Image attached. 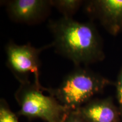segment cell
<instances>
[{"label": "cell", "instance_id": "6da1fadb", "mask_svg": "<svg viewBox=\"0 0 122 122\" xmlns=\"http://www.w3.org/2000/svg\"><path fill=\"white\" fill-rule=\"evenodd\" d=\"M55 51L76 67L101 62L105 58L102 39L92 22L62 17L49 23Z\"/></svg>", "mask_w": 122, "mask_h": 122}, {"label": "cell", "instance_id": "7a4b0ae2", "mask_svg": "<svg viewBox=\"0 0 122 122\" xmlns=\"http://www.w3.org/2000/svg\"><path fill=\"white\" fill-rule=\"evenodd\" d=\"M115 83L88 68L77 66L66 76L56 88H45V92L55 97L61 104L71 110L80 109L102 93L105 88Z\"/></svg>", "mask_w": 122, "mask_h": 122}, {"label": "cell", "instance_id": "3957f363", "mask_svg": "<svg viewBox=\"0 0 122 122\" xmlns=\"http://www.w3.org/2000/svg\"><path fill=\"white\" fill-rule=\"evenodd\" d=\"M45 87L34 82L20 84L15 98L19 105L18 117L28 119H40L46 122H62L71 110L66 107L53 96L45 95Z\"/></svg>", "mask_w": 122, "mask_h": 122}, {"label": "cell", "instance_id": "277c9868", "mask_svg": "<svg viewBox=\"0 0 122 122\" xmlns=\"http://www.w3.org/2000/svg\"><path fill=\"white\" fill-rule=\"evenodd\" d=\"M51 47L52 43L37 48L30 43L18 45L10 41L5 46L7 67L20 84L30 81L29 76L33 74L34 83L37 86H42L40 82V55L44 50Z\"/></svg>", "mask_w": 122, "mask_h": 122}, {"label": "cell", "instance_id": "5b68a950", "mask_svg": "<svg viewBox=\"0 0 122 122\" xmlns=\"http://www.w3.org/2000/svg\"><path fill=\"white\" fill-rule=\"evenodd\" d=\"M5 3L7 14L12 21L28 25L44 22L53 7L51 0H10Z\"/></svg>", "mask_w": 122, "mask_h": 122}, {"label": "cell", "instance_id": "8992f818", "mask_svg": "<svg viewBox=\"0 0 122 122\" xmlns=\"http://www.w3.org/2000/svg\"><path fill=\"white\" fill-rule=\"evenodd\" d=\"M85 10L110 35L115 36L122 32V0L88 1Z\"/></svg>", "mask_w": 122, "mask_h": 122}, {"label": "cell", "instance_id": "52a82bcc", "mask_svg": "<svg viewBox=\"0 0 122 122\" xmlns=\"http://www.w3.org/2000/svg\"><path fill=\"white\" fill-rule=\"evenodd\" d=\"M89 122H122L118 106L112 97L93 98L79 109Z\"/></svg>", "mask_w": 122, "mask_h": 122}, {"label": "cell", "instance_id": "ba28073f", "mask_svg": "<svg viewBox=\"0 0 122 122\" xmlns=\"http://www.w3.org/2000/svg\"><path fill=\"white\" fill-rule=\"evenodd\" d=\"M52 6L63 15L62 17L72 18L84 1L81 0H51Z\"/></svg>", "mask_w": 122, "mask_h": 122}, {"label": "cell", "instance_id": "9c48e42d", "mask_svg": "<svg viewBox=\"0 0 122 122\" xmlns=\"http://www.w3.org/2000/svg\"><path fill=\"white\" fill-rule=\"evenodd\" d=\"M0 122H19L17 114L11 110L4 98L0 100Z\"/></svg>", "mask_w": 122, "mask_h": 122}, {"label": "cell", "instance_id": "30bf717a", "mask_svg": "<svg viewBox=\"0 0 122 122\" xmlns=\"http://www.w3.org/2000/svg\"><path fill=\"white\" fill-rule=\"evenodd\" d=\"M115 86L116 88V97L122 120V65L117 76Z\"/></svg>", "mask_w": 122, "mask_h": 122}, {"label": "cell", "instance_id": "8fae6325", "mask_svg": "<svg viewBox=\"0 0 122 122\" xmlns=\"http://www.w3.org/2000/svg\"><path fill=\"white\" fill-rule=\"evenodd\" d=\"M62 122H89L81 113L79 109L71 110Z\"/></svg>", "mask_w": 122, "mask_h": 122}]
</instances>
